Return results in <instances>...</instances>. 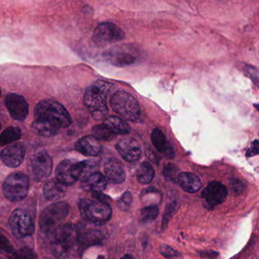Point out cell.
<instances>
[{
    "instance_id": "ffe728a7",
    "label": "cell",
    "mask_w": 259,
    "mask_h": 259,
    "mask_svg": "<svg viewBox=\"0 0 259 259\" xmlns=\"http://www.w3.org/2000/svg\"><path fill=\"white\" fill-rule=\"evenodd\" d=\"M180 187L189 193H195L201 188L199 177L192 172H182L179 177L178 182Z\"/></svg>"
},
{
    "instance_id": "8fae6325",
    "label": "cell",
    "mask_w": 259,
    "mask_h": 259,
    "mask_svg": "<svg viewBox=\"0 0 259 259\" xmlns=\"http://www.w3.org/2000/svg\"><path fill=\"white\" fill-rule=\"evenodd\" d=\"M5 102L12 118L21 122L26 119L29 112V105L25 98L17 94H9L6 97Z\"/></svg>"
},
{
    "instance_id": "30bf717a",
    "label": "cell",
    "mask_w": 259,
    "mask_h": 259,
    "mask_svg": "<svg viewBox=\"0 0 259 259\" xmlns=\"http://www.w3.org/2000/svg\"><path fill=\"white\" fill-rule=\"evenodd\" d=\"M124 38L125 34L122 30L117 25L110 22L100 24L93 34L94 41L99 45L119 41Z\"/></svg>"
},
{
    "instance_id": "83f0119b",
    "label": "cell",
    "mask_w": 259,
    "mask_h": 259,
    "mask_svg": "<svg viewBox=\"0 0 259 259\" xmlns=\"http://www.w3.org/2000/svg\"><path fill=\"white\" fill-rule=\"evenodd\" d=\"M154 177V170L150 163L145 162L139 166L137 170V180L141 184H148L152 181Z\"/></svg>"
},
{
    "instance_id": "d4e9b609",
    "label": "cell",
    "mask_w": 259,
    "mask_h": 259,
    "mask_svg": "<svg viewBox=\"0 0 259 259\" xmlns=\"http://www.w3.org/2000/svg\"><path fill=\"white\" fill-rule=\"evenodd\" d=\"M105 56L108 60L116 66H127L134 63L136 60V57L131 53L122 51L119 49L115 51L113 50Z\"/></svg>"
},
{
    "instance_id": "9a60e30c",
    "label": "cell",
    "mask_w": 259,
    "mask_h": 259,
    "mask_svg": "<svg viewBox=\"0 0 259 259\" xmlns=\"http://www.w3.org/2000/svg\"><path fill=\"white\" fill-rule=\"evenodd\" d=\"M25 148L22 144L16 143L3 150L0 157L9 167L16 168L22 164L25 157Z\"/></svg>"
},
{
    "instance_id": "52a82bcc",
    "label": "cell",
    "mask_w": 259,
    "mask_h": 259,
    "mask_svg": "<svg viewBox=\"0 0 259 259\" xmlns=\"http://www.w3.org/2000/svg\"><path fill=\"white\" fill-rule=\"evenodd\" d=\"M29 180L22 172L10 174L3 185L4 195L9 201L18 202L22 201L28 195Z\"/></svg>"
},
{
    "instance_id": "44dd1931",
    "label": "cell",
    "mask_w": 259,
    "mask_h": 259,
    "mask_svg": "<svg viewBox=\"0 0 259 259\" xmlns=\"http://www.w3.org/2000/svg\"><path fill=\"white\" fill-rule=\"evenodd\" d=\"M153 145L159 152L164 154L168 158L174 157V151L169 142L166 141L164 134L159 128H155L151 134Z\"/></svg>"
},
{
    "instance_id": "d590c367",
    "label": "cell",
    "mask_w": 259,
    "mask_h": 259,
    "mask_svg": "<svg viewBox=\"0 0 259 259\" xmlns=\"http://www.w3.org/2000/svg\"><path fill=\"white\" fill-rule=\"evenodd\" d=\"M0 248L6 252L13 253L14 251L13 244L7 239V236L0 233Z\"/></svg>"
},
{
    "instance_id": "b9f144b4",
    "label": "cell",
    "mask_w": 259,
    "mask_h": 259,
    "mask_svg": "<svg viewBox=\"0 0 259 259\" xmlns=\"http://www.w3.org/2000/svg\"><path fill=\"white\" fill-rule=\"evenodd\" d=\"M2 128V124L0 123V130Z\"/></svg>"
},
{
    "instance_id": "e575fe53",
    "label": "cell",
    "mask_w": 259,
    "mask_h": 259,
    "mask_svg": "<svg viewBox=\"0 0 259 259\" xmlns=\"http://www.w3.org/2000/svg\"><path fill=\"white\" fill-rule=\"evenodd\" d=\"M175 201L169 203L166 205V208H165L164 213H163V221H162V228L165 229L167 227L168 223H169V220H170L171 217H172V213H174V210L176 208Z\"/></svg>"
},
{
    "instance_id": "d6a6232c",
    "label": "cell",
    "mask_w": 259,
    "mask_h": 259,
    "mask_svg": "<svg viewBox=\"0 0 259 259\" xmlns=\"http://www.w3.org/2000/svg\"><path fill=\"white\" fill-rule=\"evenodd\" d=\"M160 254L166 259H183L181 253L167 245H161L160 247Z\"/></svg>"
},
{
    "instance_id": "4dcf8cb0",
    "label": "cell",
    "mask_w": 259,
    "mask_h": 259,
    "mask_svg": "<svg viewBox=\"0 0 259 259\" xmlns=\"http://www.w3.org/2000/svg\"><path fill=\"white\" fill-rule=\"evenodd\" d=\"M163 177L168 181L177 183L180 174V169L176 165L172 164V163H167L163 167Z\"/></svg>"
},
{
    "instance_id": "2e32d148",
    "label": "cell",
    "mask_w": 259,
    "mask_h": 259,
    "mask_svg": "<svg viewBox=\"0 0 259 259\" xmlns=\"http://www.w3.org/2000/svg\"><path fill=\"white\" fill-rule=\"evenodd\" d=\"M75 148L78 152L88 157H96L101 151L99 141L93 136L81 138L75 143Z\"/></svg>"
},
{
    "instance_id": "f35d334b",
    "label": "cell",
    "mask_w": 259,
    "mask_h": 259,
    "mask_svg": "<svg viewBox=\"0 0 259 259\" xmlns=\"http://www.w3.org/2000/svg\"><path fill=\"white\" fill-rule=\"evenodd\" d=\"M200 254L203 259H216L218 253L213 251H200Z\"/></svg>"
},
{
    "instance_id": "484cf974",
    "label": "cell",
    "mask_w": 259,
    "mask_h": 259,
    "mask_svg": "<svg viewBox=\"0 0 259 259\" xmlns=\"http://www.w3.org/2000/svg\"><path fill=\"white\" fill-rule=\"evenodd\" d=\"M31 128L36 133L45 137L56 136L60 130L57 127L40 119H35L31 125Z\"/></svg>"
},
{
    "instance_id": "74e56055",
    "label": "cell",
    "mask_w": 259,
    "mask_h": 259,
    "mask_svg": "<svg viewBox=\"0 0 259 259\" xmlns=\"http://www.w3.org/2000/svg\"><path fill=\"white\" fill-rule=\"evenodd\" d=\"M258 154V142L257 140L254 141L252 147L248 150L246 153L247 157H252V156L257 155Z\"/></svg>"
},
{
    "instance_id": "7c38bea8",
    "label": "cell",
    "mask_w": 259,
    "mask_h": 259,
    "mask_svg": "<svg viewBox=\"0 0 259 259\" xmlns=\"http://www.w3.org/2000/svg\"><path fill=\"white\" fill-rule=\"evenodd\" d=\"M77 229L78 232V251H84L88 247L98 245L104 239V233L98 229L88 226H81Z\"/></svg>"
},
{
    "instance_id": "ab89813d",
    "label": "cell",
    "mask_w": 259,
    "mask_h": 259,
    "mask_svg": "<svg viewBox=\"0 0 259 259\" xmlns=\"http://www.w3.org/2000/svg\"><path fill=\"white\" fill-rule=\"evenodd\" d=\"M232 188H233V191L235 192H241L243 191V185L239 180H233V183H232Z\"/></svg>"
},
{
    "instance_id": "5b68a950",
    "label": "cell",
    "mask_w": 259,
    "mask_h": 259,
    "mask_svg": "<svg viewBox=\"0 0 259 259\" xmlns=\"http://www.w3.org/2000/svg\"><path fill=\"white\" fill-rule=\"evenodd\" d=\"M69 204L64 201L54 203L47 207L40 213L39 226L45 233H52L61 227L69 214Z\"/></svg>"
},
{
    "instance_id": "1f68e13d",
    "label": "cell",
    "mask_w": 259,
    "mask_h": 259,
    "mask_svg": "<svg viewBox=\"0 0 259 259\" xmlns=\"http://www.w3.org/2000/svg\"><path fill=\"white\" fill-rule=\"evenodd\" d=\"M8 259H37V254L31 248L22 247L17 251H13Z\"/></svg>"
},
{
    "instance_id": "6da1fadb",
    "label": "cell",
    "mask_w": 259,
    "mask_h": 259,
    "mask_svg": "<svg viewBox=\"0 0 259 259\" xmlns=\"http://www.w3.org/2000/svg\"><path fill=\"white\" fill-rule=\"evenodd\" d=\"M51 249L57 259H70L78 251V232L72 226H63L53 232Z\"/></svg>"
},
{
    "instance_id": "7402d4cb",
    "label": "cell",
    "mask_w": 259,
    "mask_h": 259,
    "mask_svg": "<svg viewBox=\"0 0 259 259\" xmlns=\"http://www.w3.org/2000/svg\"><path fill=\"white\" fill-rule=\"evenodd\" d=\"M107 185L105 177L100 172H95L83 182V188L86 190L93 192L94 193L102 192L107 188Z\"/></svg>"
},
{
    "instance_id": "277c9868",
    "label": "cell",
    "mask_w": 259,
    "mask_h": 259,
    "mask_svg": "<svg viewBox=\"0 0 259 259\" xmlns=\"http://www.w3.org/2000/svg\"><path fill=\"white\" fill-rule=\"evenodd\" d=\"M84 220L95 225L105 224L111 218L112 209L107 203L93 198H84L78 204Z\"/></svg>"
},
{
    "instance_id": "cb8c5ba5",
    "label": "cell",
    "mask_w": 259,
    "mask_h": 259,
    "mask_svg": "<svg viewBox=\"0 0 259 259\" xmlns=\"http://www.w3.org/2000/svg\"><path fill=\"white\" fill-rule=\"evenodd\" d=\"M104 125H105L116 136L126 135L130 133V127L128 123L117 116H107L104 119Z\"/></svg>"
},
{
    "instance_id": "4316f807",
    "label": "cell",
    "mask_w": 259,
    "mask_h": 259,
    "mask_svg": "<svg viewBox=\"0 0 259 259\" xmlns=\"http://www.w3.org/2000/svg\"><path fill=\"white\" fill-rule=\"evenodd\" d=\"M22 138V132L17 127L10 126L6 128L0 135V146L9 145Z\"/></svg>"
},
{
    "instance_id": "7bdbcfd3",
    "label": "cell",
    "mask_w": 259,
    "mask_h": 259,
    "mask_svg": "<svg viewBox=\"0 0 259 259\" xmlns=\"http://www.w3.org/2000/svg\"><path fill=\"white\" fill-rule=\"evenodd\" d=\"M0 97H1V90H0Z\"/></svg>"
},
{
    "instance_id": "9c48e42d",
    "label": "cell",
    "mask_w": 259,
    "mask_h": 259,
    "mask_svg": "<svg viewBox=\"0 0 259 259\" xmlns=\"http://www.w3.org/2000/svg\"><path fill=\"white\" fill-rule=\"evenodd\" d=\"M28 166L31 176L36 181H44L52 172V158L45 151H40L31 157L28 162Z\"/></svg>"
},
{
    "instance_id": "d6986e66",
    "label": "cell",
    "mask_w": 259,
    "mask_h": 259,
    "mask_svg": "<svg viewBox=\"0 0 259 259\" xmlns=\"http://www.w3.org/2000/svg\"><path fill=\"white\" fill-rule=\"evenodd\" d=\"M44 195L50 201H57L66 195V186L55 180H49L45 183L43 189Z\"/></svg>"
},
{
    "instance_id": "7a4b0ae2",
    "label": "cell",
    "mask_w": 259,
    "mask_h": 259,
    "mask_svg": "<svg viewBox=\"0 0 259 259\" xmlns=\"http://www.w3.org/2000/svg\"><path fill=\"white\" fill-rule=\"evenodd\" d=\"M111 88L110 83L98 81L86 89L84 103L95 119H103L108 113L107 98Z\"/></svg>"
},
{
    "instance_id": "5bb4252c",
    "label": "cell",
    "mask_w": 259,
    "mask_h": 259,
    "mask_svg": "<svg viewBox=\"0 0 259 259\" xmlns=\"http://www.w3.org/2000/svg\"><path fill=\"white\" fill-rule=\"evenodd\" d=\"M227 189L220 182L213 181L209 183L202 192V196L206 204L210 207H216L221 204L227 196Z\"/></svg>"
},
{
    "instance_id": "ac0fdd59",
    "label": "cell",
    "mask_w": 259,
    "mask_h": 259,
    "mask_svg": "<svg viewBox=\"0 0 259 259\" xmlns=\"http://www.w3.org/2000/svg\"><path fill=\"white\" fill-rule=\"evenodd\" d=\"M74 162L65 160L60 162L56 169L57 180L65 186H72L77 181L73 174Z\"/></svg>"
},
{
    "instance_id": "ba28073f",
    "label": "cell",
    "mask_w": 259,
    "mask_h": 259,
    "mask_svg": "<svg viewBox=\"0 0 259 259\" xmlns=\"http://www.w3.org/2000/svg\"><path fill=\"white\" fill-rule=\"evenodd\" d=\"M10 229L18 239L31 236L34 232V224L31 215L26 210L16 209L9 220Z\"/></svg>"
},
{
    "instance_id": "8992f818",
    "label": "cell",
    "mask_w": 259,
    "mask_h": 259,
    "mask_svg": "<svg viewBox=\"0 0 259 259\" xmlns=\"http://www.w3.org/2000/svg\"><path fill=\"white\" fill-rule=\"evenodd\" d=\"M110 105L118 115L125 120L136 122L140 116V107L136 98L125 91L115 92L110 99Z\"/></svg>"
},
{
    "instance_id": "60d3db41",
    "label": "cell",
    "mask_w": 259,
    "mask_h": 259,
    "mask_svg": "<svg viewBox=\"0 0 259 259\" xmlns=\"http://www.w3.org/2000/svg\"><path fill=\"white\" fill-rule=\"evenodd\" d=\"M121 259H135L131 254H125Z\"/></svg>"
},
{
    "instance_id": "603a6c76",
    "label": "cell",
    "mask_w": 259,
    "mask_h": 259,
    "mask_svg": "<svg viewBox=\"0 0 259 259\" xmlns=\"http://www.w3.org/2000/svg\"><path fill=\"white\" fill-rule=\"evenodd\" d=\"M96 164L92 160H84V161L74 163L73 174L76 180H81L84 182L90 176L95 174Z\"/></svg>"
},
{
    "instance_id": "e0dca14e",
    "label": "cell",
    "mask_w": 259,
    "mask_h": 259,
    "mask_svg": "<svg viewBox=\"0 0 259 259\" xmlns=\"http://www.w3.org/2000/svg\"><path fill=\"white\" fill-rule=\"evenodd\" d=\"M106 180L112 183H122L125 180V172L122 163L116 159H110L104 166Z\"/></svg>"
},
{
    "instance_id": "3957f363",
    "label": "cell",
    "mask_w": 259,
    "mask_h": 259,
    "mask_svg": "<svg viewBox=\"0 0 259 259\" xmlns=\"http://www.w3.org/2000/svg\"><path fill=\"white\" fill-rule=\"evenodd\" d=\"M35 119H40L57 128H65L72 123L69 112L60 103L53 100H44L34 109Z\"/></svg>"
},
{
    "instance_id": "f1b7e54d",
    "label": "cell",
    "mask_w": 259,
    "mask_h": 259,
    "mask_svg": "<svg viewBox=\"0 0 259 259\" xmlns=\"http://www.w3.org/2000/svg\"><path fill=\"white\" fill-rule=\"evenodd\" d=\"M159 214L157 206H147L141 210V222L143 224H149L157 219Z\"/></svg>"
},
{
    "instance_id": "4fadbf2b",
    "label": "cell",
    "mask_w": 259,
    "mask_h": 259,
    "mask_svg": "<svg viewBox=\"0 0 259 259\" xmlns=\"http://www.w3.org/2000/svg\"><path fill=\"white\" fill-rule=\"evenodd\" d=\"M116 148L123 160L130 163L138 161L142 156L140 145L137 141L131 138L120 139L116 143Z\"/></svg>"
},
{
    "instance_id": "8d00e7d4",
    "label": "cell",
    "mask_w": 259,
    "mask_h": 259,
    "mask_svg": "<svg viewBox=\"0 0 259 259\" xmlns=\"http://www.w3.org/2000/svg\"><path fill=\"white\" fill-rule=\"evenodd\" d=\"M246 75H248L251 79L255 83L256 85L258 84V73H257V69L252 66H247L245 68Z\"/></svg>"
},
{
    "instance_id": "836d02e7",
    "label": "cell",
    "mask_w": 259,
    "mask_h": 259,
    "mask_svg": "<svg viewBox=\"0 0 259 259\" xmlns=\"http://www.w3.org/2000/svg\"><path fill=\"white\" fill-rule=\"evenodd\" d=\"M133 195L131 192H126L123 194L117 201V206L122 211H128L133 203Z\"/></svg>"
},
{
    "instance_id": "f546056e",
    "label": "cell",
    "mask_w": 259,
    "mask_h": 259,
    "mask_svg": "<svg viewBox=\"0 0 259 259\" xmlns=\"http://www.w3.org/2000/svg\"><path fill=\"white\" fill-rule=\"evenodd\" d=\"M93 136L98 141H111L116 137V135L113 134L105 125H95L92 130Z\"/></svg>"
}]
</instances>
